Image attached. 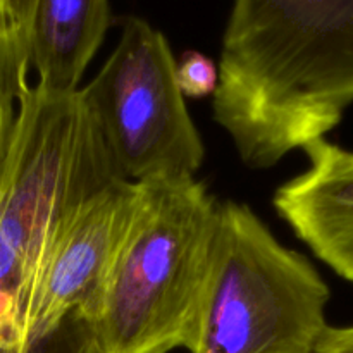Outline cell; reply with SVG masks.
<instances>
[{
  "instance_id": "cell-1",
  "label": "cell",
  "mask_w": 353,
  "mask_h": 353,
  "mask_svg": "<svg viewBox=\"0 0 353 353\" xmlns=\"http://www.w3.org/2000/svg\"><path fill=\"white\" fill-rule=\"evenodd\" d=\"M353 103V0H233L214 119L268 169L326 138Z\"/></svg>"
},
{
  "instance_id": "cell-2",
  "label": "cell",
  "mask_w": 353,
  "mask_h": 353,
  "mask_svg": "<svg viewBox=\"0 0 353 353\" xmlns=\"http://www.w3.org/2000/svg\"><path fill=\"white\" fill-rule=\"evenodd\" d=\"M114 179L81 90L31 86L0 188V353H40L31 319L45 265L76 209Z\"/></svg>"
},
{
  "instance_id": "cell-3",
  "label": "cell",
  "mask_w": 353,
  "mask_h": 353,
  "mask_svg": "<svg viewBox=\"0 0 353 353\" xmlns=\"http://www.w3.org/2000/svg\"><path fill=\"white\" fill-rule=\"evenodd\" d=\"M140 190L97 314L100 353L190 350L196 333L221 203L195 176Z\"/></svg>"
},
{
  "instance_id": "cell-4",
  "label": "cell",
  "mask_w": 353,
  "mask_h": 353,
  "mask_svg": "<svg viewBox=\"0 0 353 353\" xmlns=\"http://www.w3.org/2000/svg\"><path fill=\"white\" fill-rule=\"evenodd\" d=\"M330 288L248 205H219L209 278L190 353H314Z\"/></svg>"
},
{
  "instance_id": "cell-5",
  "label": "cell",
  "mask_w": 353,
  "mask_h": 353,
  "mask_svg": "<svg viewBox=\"0 0 353 353\" xmlns=\"http://www.w3.org/2000/svg\"><path fill=\"white\" fill-rule=\"evenodd\" d=\"M169 41L141 17L123 21L119 40L81 95L121 179L195 176L205 147L176 78Z\"/></svg>"
},
{
  "instance_id": "cell-6",
  "label": "cell",
  "mask_w": 353,
  "mask_h": 353,
  "mask_svg": "<svg viewBox=\"0 0 353 353\" xmlns=\"http://www.w3.org/2000/svg\"><path fill=\"white\" fill-rule=\"evenodd\" d=\"M303 150L309 168L279 186L274 209L314 255L353 283V152L326 138Z\"/></svg>"
},
{
  "instance_id": "cell-7",
  "label": "cell",
  "mask_w": 353,
  "mask_h": 353,
  "mask_svg": "<svg viewBox=\"0 0 353 353\" xmlns=\"http://www.w3.org/2000/svg\"><path fill=\"white\" fill-rule=\"evenodd\" d=\"M110 0H37L31 26L34 85L71 93L110 26Z\"/></svg>"
},
{
  "instance_id": "cell-8",
  "label": "cell",
  "mask_w": 353,
  "mask_h": 353,
  "mask_svg": "<svg viewBox=\"0 0 353 353\" xmlns=\"http://www.w3.org/2000/svg\"><path fill=\"white\" fill-rule=\"evenodd\" d=\"M31 45L0 24V188L16 141L24 100L31 90Z\"/></svg>"
},
{
  "instance_id": "cell-9",
  "label": "cell",
  "mask_w": 353,
  "mask_h": 353,
  "mask_svg": "<svg viewBox=\"0 0 353 353\" xmlns=\"http://www.w3.org/2000/svg\"><path fill=\"white\" fill-rule=\"evenodd\" d=\"M176 78L185 97H214L219 85V69L207 55L200 52H186L176 65Z\"/></svg>"
},
{
  "instance_id": "cell-10",
  "label": "cell",
  "mask_w": 353,
  "mask_h": 353,
  "mask_svg": "<svg viewBox=\"0 0 353 353\" xmlns=\"http://www.w3.org/2000/svg\"><path fill=\"white\" fill-rule=\"evenodd\" d=\"M37 0H0V24L23 34L31 43Z\"/></svg>"
},
{
  "instance_id": "cell-11",
  "label": "cell",
  "mask_w": 353,
  "mask_h": 353,
  "mask_svg": "<svg viewBox=\"0 0 353 353\" xmlns=\"http://www.w3.org/2000/svg\"><path fill=\"white\" fill-rule=\"evenodd\" d=\"M314 353H353V326L327 327Z\"/></svg>"
}]
</instances>
